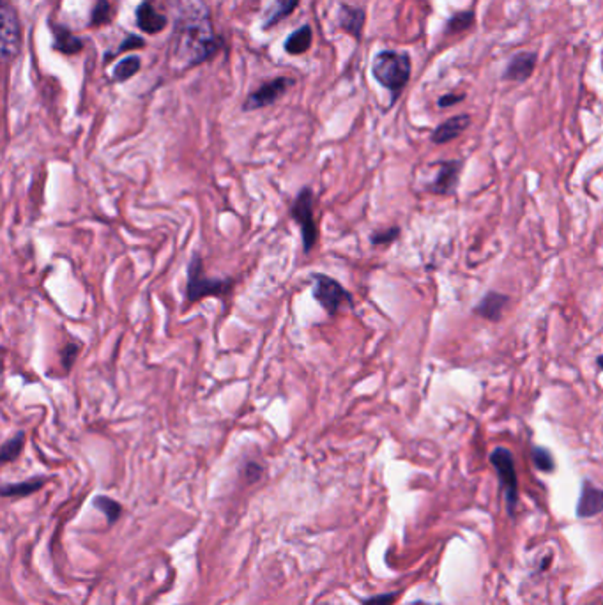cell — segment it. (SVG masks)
Masks as SVG:
<instances>
[{"label": "cell", "instance_id": "cell-15", "mask_svg": "<svg viewBox=\"0 0 603 605\" xmlns=\"http://www.w3.org/2000/svg\"><path fill=\"white\" fill-rule=\"evenodd\" d=\"M45 483V476H34L31 480L18 481V483H4L0 488V494H2V498H27V496L41 491Z\"/></svg>", "mask_w": 603, "mask_h": 605}, {"label": "cell", "instance_id": "cell-27", "mask_svg": "<svg viewBox=\"0 0 603 605\" xmlns=\"http://www.w3.org/2000/svg\"><path fill=\"white\" fill-rule=\"evenodd\" d=\"M80 350H82L80 343H68V346L60 350V363H63L64 370L66 372L71 370V367L75 365L76 356L80 354Z\"/></svg>", "mask_w": 603, "mask_h": 605}, {"label": "cell", "instance_id": "cell-32", "mask_svg": "<svg viewBox=\"0 0 603 605\" xmlns=\"http://www.w3.org/2000/svg\"><path fill=\"white\" fill-rule=\"evenodd\" d=\"M597 365H598V368H602V370H603V356H598Z\"/></svg>", "mask_w": 603, "mask_h": 605}, {"label": "cell", "instance_id": "cell-16", "mask_svg": "<svg viewBox=\"0 0 603 605\" xmlns=\"http://www.w3.org/2000/svg\"><path fill=\"white\" fill-rule=\"evenodd\" d=\"M341 13H340V25L343 31H347L348 34L354 36L356 39L361 38V32H363V25H365V11L359 9V7H348V6H341Z\"/></svg>", "mask_w": 603, "mask_h": 605}, {"label": "cell", "instance_id": "cell-11", "mask_svg": "<svg viewBox=\"0 0 603 605\" xmlns=\"http://www.w3.org/2000/svg\"><path fill=\"white\" fill-rule=\"evenodd\" d=\"M603 512V488L597 487L586 480L580 488L579 503H577V517L579 519H591Z\"/></svg>", "mask_w": 603, "mask_h": 605}, {"label": "cell", "instance_id": "cell-21", "mask_svg": "<svg viewBox=\"0 0 603 605\" xmlns=\"http://www.w3.org/2000/svg\"><path fill=\"white\" fill-rule=\"evenodd\" d=\"M23 446H25V432L14 434L11 439H7L6 443L2 444V450H0V460H2V464L13 462L14 459H18V455L21 454Z\"/></svg>", "mask_w": 603, "mask_h": 605}, {"label": "cell", "instance_id": "cell-2", "mask_svg": "<svg viewBox=\"0 0 603 605\" xmlns=\"http://www.w3.org/2000/svg\"><path fill=\"white\" fill-rule=\"evenodd\" d=\"M410 70H412V63L407 52H395V50H384L379 52L373 59L372 73L373 78L386 87L393 96V101L400 97L402 90L410 80Z\"/></svg>", "mask_w": 603, "mask_h": 605}, {"label": "cell", "instance_id": "cell-13", "mask_svg": "<svg viewBox=\"0 0 603 605\" xmlns=\"http://www.w3.org/2000/svg\"><path fill=\"white\" fill-rule=\"evenodd\" d=\"M508 303H510V298H508L506 294L490 291L486 292L481 299H479V303L476 304L472 311H474L478 317L486 318V321L490 322H499Z\"/></svg>", "mask_w": 603, "mask_h": 605}, {"label": "cell", "instance_id": "cell-14", "mask_svg": "<svg viewBox=\"0 0 603 605\" xmlns=\"http://www.w3.org/2000/svg\"><path fill=\"white\" fill-rule=\"evenodd\" d=\"M137 23L147 34H156V32H161L166 27L169 18L158 13L151 2H142L137 9Z\"/></svg>", "mask_w": 603, "mask_h": 605}, {"label": "cell", "instance_id": "cell-28", "mask_svg": "<svg viewBox=\"0 0 603 605\" xmlns=\"http://www.w3.org/2000/svg\"><path fill=\"white\" fill-rule=\"evenodd\" d=\"M402 591H390V593H383V595H375V596H370V599H365L361 602V605H393L398 600V596H400Z\"/></svg>", "mask_w": 603, "mask_h": 605}, {"label": "cell", "instance_id": "cell-19", "mask_svg": "<svg viewBox=\"0 0 603 605\" xmlns=\"http://www.w3.org/2000/svg\"><path fill=\"white\" fill-rule=\"evenodd\" d=\"M474 23H476L474 11L472 9L459 11V13L452 14L449 20L446 21V32H448V34H459V32L469 31Z\"/></svg>", "mask_w": 603, "mask_h": 605}, {"label": "cell", "instance_id": "cell-9", "mask_svg": "<svg viewBox=\"0 0 603 605\" xmlns=\"http://www.w3.org/2000/svg\"><path fill=\"white\" fill-rule=\"evenodd\" d=\"M292 83H294L292 78H276L272 80V82L264 83L260 89H257L255 92H252L248 97H246L245 107L242 108H245L246 112H252V110H259V108L269 107V105H272L274 101H278L279 97L287 92V89H289Z\"/></svg>", "mask_w": 603, "mask_h": 605}, {"label": "cell", "instance_id": "cell-31", "mask_svg": "<svg viewBox=\"0 0 603 605\" xmlns=\"http://www.w3.org/2000/svg\"><path fill=\"white\" fill-rule=\"evenodd\" d=\"M140 46H144V41H142L140 38H137V36H129L128 39H124V43H122L121 46H119L117 52H126V50H132V48H140Z\"/></svg>", "mask_w": 603, "mask_h": 605}, {"label": "cell", "instance_id": "cell-22", "mask_svg": "<svg viewBox=\"0 0 603 605\" xmlns=\"http://www.w3.org/2000/svg\"><path fill=\"white\" fill-rule=\"evenodd\" d=\"M297 2H299V0H276L274 6L269 9V18L266 20V23H264V27H272V25L278 23L279 20L289 16V14L296 9Z\"/></svg>", "mask_w": 603, "mask_h": 605}, {"label": "cell", "instance_id": "cell-10", "mask_svg": "<svg viewBox=\"0 0 603 605\" xmlns=\"http://www.w3.org/2000/svg\"><path fill=\"white\" fill-rule=\"evenodd\" d=\"M538 53L536 52H517L506 64V70L503 73L504 82H517L524 83L531 78L536 70Z\"/></svg>", "mask_w": 603, "mask_h": 605}, {"label": "cell", "instance_id": "cell-29", "mask_svg": "<svg viewBox=\"0 0 603 605\" xmlns=\"http://www.w3.org/2000/svg\"><path fill=\"white\" fill-rule=\"evenodd\" d=\"M242 474H245L246 481L248 483H253V481H259L260 476L264 474V467L260 466L259 462H253V460H250V462H246L245 469H242Z\"/></svg>", "mask_w": 603, "mask_h": 605}, {"label": "cell", "instance_id": "cell-3", "mask_svg": "<svg viewBox=\"0 0 603 605\" xmlns=\"http://www.w3.org/2000/svg\"><path fill=\"white\" fill-rule=\"evenodd\" d=\"M234 280L230 278H206L203 273V262L202 257L198 253H195L191 257L190 264H188V284H186V301L188 303H197L201 299L207 298V296H214V298H220L230 292Z\"/></svg>", "mask_w": 603, "mask_h": 605}, {"label": "cell", "instance_id": "cell-5", "mask_svg": "<svg viewBox=\"0 0 603 605\" xmlns=\"http://www.w3.org/2000/svg\"><path fill=\"white\" fill-rule=\"evenodd\" d=\"M292 218L301 228V237H303V250L304 253L311 252L314 246L317 245L319 239V227L317 218H315V198L314 191L310 186H304L303 190L297 193L296 200L292 204Z\"/></svg>", "mask_w": 603, "mask_h": 605}, {"label": "cell", "instance_id": "cell-20", "mask_svg": "<svg viewBox=\"0 0 603 605\" xmlns=\"http://www.w3.org/2000/svg\"><path fill=\"white\" fill-rule=\"evenodd\" d=\"M92 505L100 510L101 513H105L108 524H115L119 520V517L122 515V505L115 499L108 498V496H97L94 498Z\"/></svg>", "mask_w": 603, "mask_h": 605}, {"label": "cell", "instance_id": "cell-30", "mask_svg": "<svg viewBox=\"0 0 603 605\" xmlns=\"http://www.w3.org/2000/svg\"><path fill=\"white\" fill-rule=\"evenodd\" d=\"M466 100V94L464 92H449V94H442L441 97H439L437 101V107L439 108H449V107H455V105L462 103V101Z\"/></svg>", "mask_w": 603, "mask_h": 605}, {"label": "cell", "instance_id": "cell-23", "mask_svg": "<svg viewBox=\"0 0 603 605\" xmlns=\"http://www.w3.org/2000/svg\"><path fill=\"white\" fill-rule=\"evenodd\" d=\"M531 460L536 469L541 471V473H554L555 471L554 455L550 454L548 448L531 446Z\"/></svg>", "mask_w": 603, "mask_h": 605}, {"label": "cell", "instance_id": "cell-4", "mask_svg": "<svg viewBox=\"0 0 603 605\" xmlns=\"http://www.w3.org/2000/svg\"><path fill=\"white\" fill-rule=\"evenodd\" d=\"M490 464L496 469L497 478H499L501 488L504 494V505L510 517H515L518 506V476L515 469V459L508 448H496L490 454Z\"/></svg>", "mask_w": 603, "mask_h": 605}, {"label": "cell", "instance_id": "cell-6", "mask_svg": "<svg viewBox=\"0 0 603 605\" xmlns=\"http://www.w3.org/2000/svg\"><path fill=\"white\" fill-rule=\"evenodd\" d=\"M311 284H314L311 294L331 317L336 315V311L343 304H352V294L335 278L322 273H314L311 274Z\"/></svg>", "mask_w": 603, "mask_h": 605}, {"label": "cell", "instance_id": "cell-8", "mask_svg": "<svg viewBox=\"0 0 603 605\" xmlns=\"http://www.w3.org/2000/svg\"><path fill=\"white\" fill-rule=\"evenodd\" d=\"M437 176L432 183L427 184V190L434 195H453L459 186L460 172H462V159H442L437 163Z\"/></svg>", "mask_w": 603, "mask_h": 605}, {"label": "cell", "instance_id": "cell-26", "mask_svg": "<svg viewBox=\"0 0 603 605\" xmlns=\"http://www.w3.org/2000/svg\"><path fill=\"white\" fill-rule=\"evenodd\" d=\"M110 21V4L107 0H97L92 11V25L100 27Z\"/></svg>", "mask_w": 603, "mask_h": 605}, {"label": "cell", "instance_id": "cell-7", "mask_svg": "<svg viewBox=\"0 0 603 605\" xmlns=\"http://www.w3.org/2000/svg\"><path fill=\"white\" fill-rule=\"evenodd\" d=\"M21 48V31L16 11L4 4L2 6V27H0V52L4 59H14Z\"/></svg>", "mask_w": 603, "mask_h": 605}, {"label": "cell", "instance_id": "cell-18", "mask_svg": "<svg viewBox=\"0 0 603 605\" xmlns=\"http://www.w3.org/2000/svg\"><path fill=\"white\" fill-rule=\"evenodd\" d=\"M311 45V28L310 25H304V27H301L299 31L292 32V34L289 36V39H287L285 43V50L287 53H292V55H299V53H304L308 48H310Z\"/></svg>", "mask_w": 603, "mask_h": 605}, {"label": "cell", "instance_id": "cell-17", "mask_svg": "<svg viewBox=\"0 0 603 605\" xmlns=\"http://www.w3.org/2000/svg\"><path fill=\"white\" fill-rule=\"evenodd\" d=\"M52 31H53V39H55V48L59 50V52L71 55V53H78L80 50L83 48L82 39L76 38L75 34H71L68 28L60 27V25H55Z\"/></svg>", "mask_w": 603, "mask_h": 605}, {"label": "cell", "instance_id": "cell-12", "mask_svg": "<svg viewBox=\"0 0 603 605\" xmlns=\"http://www.w3.org/2000/svg\"><path fill=\"white\" fill-rule=\"evenodd\" d=\"M471 126V115L469 114H460L453 115V117L446 119L444 122L437 126L432 133V142L435 146H442V144H449L455 139H459L464 132Z\"/></svg>", "mask_w": 603, "mask_h": 605}, {"label": "cell", "instance_id": "cell-25", "mask_svg": "<svg viewBox=\"0 0 603 605\" xmlns=\"http://www.w3.org/2000/svg\"><path fill=\"white\" fill-rule=\"evenodd\" d=\"M400 235V227H390L383 228V230H375L370 235V242L373 246H390L391 242H395Z\"/></svg>", "mask_w": 603, "mask_h": 605}, {"label": "cell", "instance_id": "cell-24", "mask_svg": "<svg viewBox=\"0 0 603 605\" xmlns=\"http://www.w3.org/2000/svg\"><path fill=\"white\" fill-rule=\"evenodd\" d=\"M138 70H140V59H138V57H128V59L121 60V63L114 68V80L115 82H124V80L137 75Z\"/></svg>", "mask_w": 603, "mask_h": 605}, {"label": "cell", "instance_id": "cell-1", "mask_svg": "<svg viewBox=\"0 0 603 605\" xmlns=\"http://www.w3.org/2000/svg\"><path fill=\"white\" fill-rule=\"evenodd\" d=\"M218 48L209 11L202 0H177L174 55L184 66H195L209 59Z\"/></svg>", "mask_w": 603, "mask_h": 605}]
</instances>
